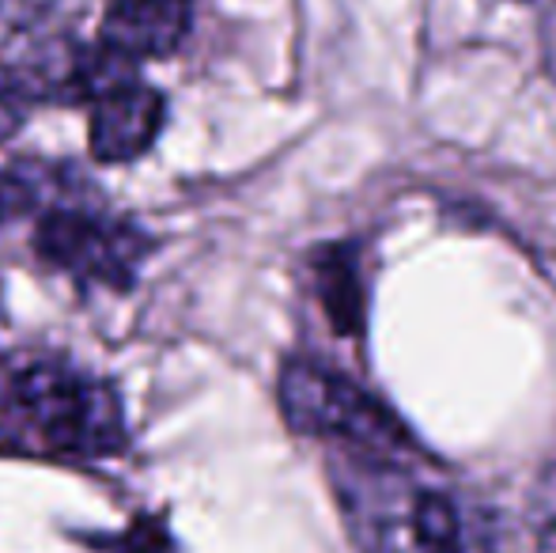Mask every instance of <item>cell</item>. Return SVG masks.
Wrapping results in <instances>:
<instances>
[{"label":"cell","mask_w":556,"mask_h":553,"mask_svg":"<svg viewBox=\"0 0 556 553\" xmlns=\"http://www.w3.org/2000/svg\"><path fill=\"white\" fill-rule=\"evenodd\" d=\"M8 436H23L53 455L99 458L125 443V417L114 387L65 361L12 364Z\"/></svg>","instance_id":"obj_1"},{"label":"cell","mask_w":556,"mask_h":553,"mask_svg":"<svg viewBox=\"0 0 556 553\" xmlns=\"http://www.w3.org/2000/svg\"><path fill=\"white\" fill-rule=\"evenodd\" d=\"M84 96L91 103L88 140L96 160L125 163L152 148L163 129V99L137 80L129 61L103 53L84 68Z\"/></svg>","instance_id":"obj_5"},{"label":"cell","mask_w":556,"mask_h":553,"mask_svg":"<svg viewBox=\"0 0 556 553\" xmlns=\"http://www.w3.org/2000/svg\"><path fill=\"white\" fill-rule=\"evenodd\" d=\"M23 111H27V91L15 76L0 73V140H8L23 126Z\"/></svg>","instance_id":"obj_9"},{"label":"cell","mask_w":556,"mask_h":553,"mask_svg":"<svg viewBox=\"0 0 556 553\" xmlns=\"http://www.w3.org/2000/svg\"><path fill=\"white\" fill-rule=\"evenodd\" d=\"M318 296L330 311L337 334H359L364 326V285L349 247H330L318 254Z\"/></svg>","instance_id":"obj_7"},{"label":"cell","mask_w":556,"mask_h":553,"mask_svg":"<svg viewBox=\"0 0 556 553\" xmlns=\"http://www.w3.org/2000/svg\"><path fill=\"white\" fill-rule=\"evenodd\" d=\"M35 247L42 262H50L61 274L84 280V285H111L125 288L152 251L148 236L137 228L99 213L80 209H58L35 231Z\"/></svg>","instance_id":"obj_4"},{"label":"cell","mask_w":556,"mask_h":553,"mask_svg":"<svg viewBox=\"0 0 556 553\" xmlns=\"http://www.w3.org/2000/svg\"><path fill=\"white\" fill-rule=\"evenodd\" d=\"M193 0H111L103 15V50L122 61L170 58L190 35Z\"/></svg>","instance_id":"obj_6"},{"label":"cell","mask_w":556,"mask_h":553,"mask_svg":"<svg viewBox=\"0 0 556 553\" xmlns=\"http://www.w3.org/2000/svg\"><path fill=\"white\" fill-rule=\"evenodd\" d=\"M341 489L367 553H473L458 504L413 486L382 458L356 463Z\"/></svg>","instance_id":"obj_2"},{"label":"cell","mask_w":556,"mask_h":553,"mask_svg":"<svg viewBox=\"0 0 556 553\" xmlns=\"http://www.w3.org/2000/svg\"><path fill=\"white\" fill-rule=\"evenodd\" d=\"M527 516H530V527H534L538 542H542V550L556 553V463L538 474L534 489H530Z\"/></svg>","instance_id":"obj_8"},{"label":"cell","mask_w":556,"mask_h":553,"mask_svg":"<svg viewBox=\"0 0 556 553\" xmlns=\"http://www.w3.org/2000/svg\"><path fill=\"white\" fill-rule=\"evenodd\" d=\"M129 553H170V542H167V535L155 531V527H137Z\"/></svg>","instance_id":"obj_10"},{"label":"cell","mask_w":556,"mask_h":553,"mask_svg":"<svg viewBox=\"0 0 556 553\" xmlns=\"http://www.w3.org/2000/svg\"><path fill=\"white\" fill-rule=\"evenodd\" d=\"M277 399L288 425L303 436L341 440L371 458L409 448V432L379 399L315 361H288L280 372Z\"/></svg>","instance_id":"obj_3"}]
</instances>
